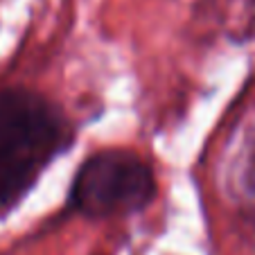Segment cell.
<instances>
[{
  "label": "cell",
  "instance_id": "3",
  "mask_svg": "<svg viewBox=\"0 0 255 255\" xmlns=\"http://www.w3.org/2000/svg\"><path fill=\"white\" fill-rule=\"evenodd\" d=\"M226 185L231 197L244 208L255 226V111L235 138L226 163Z\"/></svg>",
  "mask_w": 255,
  "mask_h": 255
},
{
  "label": "cell",
  "instance_id": "2",
  "mask_svg": "<svg viewBox=\"0 0 255 255\" xmlns=\"http://www.w3.org/2000/svg\"><path fill=\"white\" fill-rule=\"evenodd\" d=\"M156 190L154 167L144 158L129 149H100L79 165L68 203L77 215L109 219L140 212Z\"/></svg>",
  "mask_w": 255,
  "mask_h": 255
},
{
  "label": "cell",
  "instance_id": "1",
  "mask_svg": "<svg viewBox=\"0 0 255 255\" xmlns=\"http://www.w3.org/2000/svg\"><path fill=\"white\" fill-rule=\"evenodd\" d=\"M70 140L66 116L50 100L23 88L0 91V215L34 188Z\"/></svg>",
  "mask_w": 255,
  "mask_h": 255
}]
</instances>
